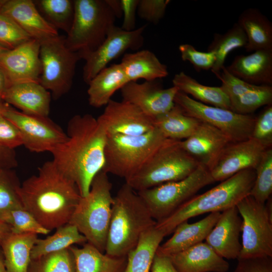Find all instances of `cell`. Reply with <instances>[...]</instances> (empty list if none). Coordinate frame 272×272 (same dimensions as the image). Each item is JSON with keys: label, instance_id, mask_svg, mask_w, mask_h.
I'll use <instances>...</instances> for the list:
<instances>
[{"label": "cell", "instance_id": "7", "mask_svg": "<svg viewBox=\"0 0 272 272\" xmlns=\"http://www.w3.org/2000/svg\"><path fill=\"white\" fill-rule=\"evenodd\" d=\"M74 5V21L65 43L84 59L103 43L116 17L106 0H75Z\"/></svg>", "mask_w": 272, "mask_h": 272}, {"label": "cell", "instance_id": "1", "mask_svg": "<svg viewBox=\"0 0 272 272\" xmlns=\"http://www.w3.org/2000/svg\"><path fill=\"white\" fill-rule=\"evenodd\" d=\"M66 134V141L51 153L52 161L85 196L104 167L107 133L98 118L85 114L75 115L69 120Z\"/></svg>", "mask_w": 272, "mask_h": 272}, {"label": "cell", "instance_id": "22", "mask_svg": "<svg viewBox=\"0 0 272 272\" xmlns=\"http://www.w3.org/2000/svg\"><path fill=\"white\" fill-rule=\"evenodd\" d=\"M230 142L229 138L220 130L201 121L194 132L187 139L181 141L180 144L199 165L209 169Z\"/></svg>", "mask_w": 272, "mask_h": 272}, {"label": "cell", "instance_id": "43", "mask_svg": "<svg viewBox=\"0 0 272 272\" xmlns=\"http://www.w3.org/2000/svg\"><path fill=\"white\" fill-rule=\"evenodd\" d=\"M251 138L269 148L272 145V105H266L255 117Z\"/></svg>", "mask_w": 272, "mask_h": 272}, {"label": "cell", "instance_id": "16", "mask_svg": "<svg viewBox=\"0 0 272 272\" xmlns=\"http://www.w3.org/2000/svg\"><path fill=\"white\" fill-rule=\"evenodd\" d=\"M120 90L122 101L133 104L153 119L173 107L179 91L173 86L163 88L158 80L142 83L128 82Z\"/></svg>", "mask_w": 272, "mask_h": 272}, {"label": "cell", "instance_id": "19", "mask_svg": "<svg viewBox=\"0 0 272 272\" xmlns=\"http://www.w3.org/2000/svg\"><path fill=\"white\" fill-rule=\"evenodd\" d=\"M215 76L221 82V87L229 99L231 111L250 114L261 106L271 104V86L246 82L230 74L225 65Z\"/></svg>", "mask_w": 272, "mask_h": 272}, {"label": "cell", "instance_id": "20", "mask_svg": "<svg viewBox=\"0 0 272 272\" xmlns=\"http://www.w3.org/2000/svg\"><path fill=\"white\" fill-rule=\"evenodd\" d=\"M242 219L236 207L222 213L206 242L220 256L227 259H237L241 250L240 234Z\"/></svg>", "mask_w": 272, "mask_h": 272}, {"label": "cell", "instance_id": "3", "mask_svg": "<svg viewBox=\"0 0 272 272\" xmlns=\"http://www.w3.org/2000/svg\"><path fill=\"white\" fill-rule=\"evenodd\" d=\"M156 223L137 192L125 183L113 197L105 253L126 256L142 234Z\"/></svg>", "mask_w": 272, "mask_h": 272}, {"label": "cell", "instance_id": "28", "mask_svg": "<svg viewBox=\"0 0 272 272\" xmlns=\"http://www.w3.org/2000/svg\"><path fill=\"white\" fill-rule=\"evenodd\" d=\"M129 82L160 80L168 74L167 66L151 51L147 49L124 53L120 63Z\"/></svg>", "mask_w": 272, "mask_h": 272}, {"label": "cell", "instance_id": "34", "mask_svg": "<svg viewBox=\"0 0 272 272\" xmlns=\"http://www.w3.org/2000/svg\"><path fill=\"white\" fill-rule=\"evenodd\" d=\"M187 115L175 104L168 112L153 119L154 125L167 139L183 141L189 137L200 123Z\"/></svg>", "mask_w": 272, "mask_h": 272}, {"label": "cell", "instance_id": "9", "mask_svg": "<svg viewBox=\"0 0 272 272\" xmlns=\"http://www.w3.org/2000/svg\"><path fill=\"white\" fill-rule=\"evenodd\" d=\"M214 182L206 167L199 165L186 178L137 191L153 219L159 222L195 195L203 187Z\"/></svg>", "mask_w": 272, "mask_h": 272}, {"label": "cell", "instance_id": "25", "mask_svg": "<svg viewBox=\"0 0 272 272\" xmlns=\"http://www.w3.org/2000/svg\"><path fill=\"white\" fill-rule=\"evenodd\" d=\"M233 76L255 85H272V49H262L239 55L225 66Z\"/></svg>", "mask_w": 272, "mask_h": 272}, {"label": "cell", "instance_id": "29", "mask_svg": "<svg viewBox=\"0 0 272 272\" xmlns=\"http://www.w3.org/2000/svg\"><path fill=\"white\" fill-rule=\"evenodd\" d=\"M37 239L35 233H16L11 231L0 241L8 272L28 271L31 251Z\"/></svg>", "mask_w": 272, "mask_h": 272}, {"label": "cell", "instance_id": "14", "mask_svg": "<svg viewBox=\"0 0 272 272\" xmlns=\"http://www.w3.org/2000/svg\"><path fill=\"white\" fill-rule=\"evenodd\" d=\"M146 25L131 31L114 25L109 31L103 43L84 60L83 79L86 84L113 59L131 49L138 50L144 43L143 33Z\"/></svg>", "mask_w": 272, "mask_h": 272}, {"label": "cell", "instance_id": "57", "mask_svg": "<svg viewBox=\"0 0 272 272\" xmlns=\"http://www.w3.org/2000/svg\"><path fill=\"white\" fill-rule=\"evenodd\" d=\"M6 0H0V10Z\"/></svg>", "mask_w": 272, "mask_h": 272}, {"label": "cell", "instance_id": "27", "mask_svg": "<svg viewBox=\"0 0 272 272\" xmlns=\"http://www.w3.org/2000/svg\"><path fill=\"white\" fill-rule=\"evenodd\" d=\"M128 82L120 63L106 66L88 84L89 104L95 108L106 106L113 94Z\"/></svg>", "mask_w": 272, "mask_h": 272}, {"label": "cell", "instance_id": "41", "mask_svg": "<svg viewBox=\"0 0 272 272\" xmlns=\"http://www.w3.org/2000/svg\"><path fill=\"white\" fill-rule=\"evenodd\" d=\"M20 185L16 175L11 169L0 171V215L23 207L18 192Z\"/></svg>", "mask_w": 272, "mask_h": 272}, {"label": "cell", "instance_id": "56", "mask_svg": "<svg viewBox=\"0 0 272 272\" xmlns=\"http://www.w3.org/2000/svg\"><path fill=\"white\" fill-rule=\"evenodd\" d=\"M8 50L0 44V56Z\"/></svg>", "mask_w": 272, "mask_h": 272}, {"label": "cell", "instance_id": "36", "mask_svg": "<svg viewBox=\"0 0 272 272\" xmlns=\"http://www.w3.org/2000/svg\"><path fill=\"white\" fill-rule=\"evenodd\" d=\"M246 43L245 33L237 22L224 34L215 33L207 49V51L214 53L216 56L211 69L213 74L215 75L220 72L230 52L236 48L244 47Z\"/></svg>", "mask_w": 272, "mask_h": 272}, {"label": "cell", "instance_id": "2", "mask_svg": "<svg viewBox=\"0 0 272 272\" xmlns=\"http://www.w3.org/2000/svg\"><path fill=\"white\" fill-rule=\"evenodd\" d=\"M18 192L23 207L50 231L69 223L82 197L75 182L52 160L24 180Z\"/></svg>", "mask_w": 272, "mask_h": 272}, {"label": "cell", "instance_id": "52", "mask_svg": "<svg viewBox=\"0 0 272 272\" xmlns=\"http://www.w3.org/2000/svg\"><path fill=\"white\" fill-rule=\"evenodd\" d=\"M8 82L6 76L0 66V100L3 101L4 94L8 88Z\"/></svg>", "mask_w": 272, "mask_h": 272}, {"label": "cell", "instance_id": "42", "mask_svg": "<svg viewBox=\"0 0 272 272\" xmlns=\"http://www.w3.org/2000/svg\"><path fill=\"white\" fill-rule=\"evenodd\" d=\"M32 38L11 18L0 13V44L12 49Z\"/></svg>", "mask_w": 272, "mask_h": 272}, {"label": "cell", "instance_id": "55", "mask_svg": "<svg viewBox=\"0 0 272 272\" xmlns=\"http://www.w3.org/2000/svg\"><path fill=\"white\" fill-rule=\"evenodd\" d=\"M7 103H4V101L0 100V113H1L5 108Z\"/></svg>", "mask_w": 272, "mask_h": 272}, {"label": "cell", "instance_id": "15", "mask_svg": "<svg viewBox=\"0 0 272 272\" xmlns=\"http://www.w3.org/2000/svg\"><path fill=\"white\" fill-rule=\"evenodd\" d=\"M266 149L252 138L229 143L208 169L212 178L222 181L243 170L255 169Z\"/></svg>", "mask_w": 272, "mask_h": 272}, {"label": "cell", "instance_id": "13", "mask_svg": "<svg viewBox=\"0 0 272 272\" xmlns=\"http://www.w3.org/2000/svg\"><path fill=\"white\" fill-rule=\"evenodd\" d=\"M1 113L16 126L23 145L31 152L51 153L67 139L66 133L48 117L27 114L8 104Z\"/></svg>", "mask_w": 272, "mask_h": 272}, {"label": "cell", "instance_id": "38", "mask_svg": "<svg viewBox=\"0 0 272 272\" xmlns=\"http://www.w3.org/2000/svg\"><path fill=\"white\" fill-rule=\"evenodd\" d=\"M28 272H76L74 256L69 247L31 259Z\"/></svg>", "mask_w": 272, "mask_h": 272}, {"label": "cell", "instance_id": "18", "mask_svg": "<svg viewBox=\"0 0 272 272\" xmlns=\"http://www.w3.org/2000/svg\"><path fill=\"white\" fill-rule=\"evenodd\" d=\"M40 46L38 41L31 39L0 56V66L7 79L8 87L26 82L39 83Z\"/></svg>", "mask_w": 272, "mask_h": 272}, {"label": "cell", "instance_id": "47", "mask_svg": "<svg viewBox=\"0 0 272 272\" xmlns=\"http://www.w3.org/2000/svg\"><path fill=\"white\" fill-rule=\"evenodd\" d=\"M233 272H272V257L238 258Z\"/></svg>", "mask_w": 272, "mask_h": 272}, {"label": "cell", "instance_id": "50", "mask_svg": "<svg viewBox=\"0 0 272 272\" xmlns=\"http://www.w3.org/2000/svg\"><path fill=\"white\" fill-rule=\"evenodd\" d=\"M17 164L14 150L0 146V171L11 169Z\"/></svg>", "mask_w": 272, "mask_h": 272}, {"label": "cell", "instance_id": "35", "mask_svg": "<svg viewBox=\"0 0 272 272\" xmlns=\"http://www.w3.org/2000/svg\"><path fill=\"white\" fill-rule=\"evenodd\" d=\"M86 238L77 228L70 223L56 229L55 233L45 239L38 238L31 251V259L64 250L75 244H85Z\"/></svg>", "mask_w": 272, "mask_h": 272}, {"label": "cell", "instance_id": "8", "mask_svg": "<svg viewBox=\"0 0 272 272\" xmlns=\"http://www.w3.org/2000/svg\"><path fill=\"white\" fill-rule=\"evenodd\" d=\"M180 141L166 139L142 169L125 183L139 191L189 175L199 164L182 148Z\"/></svg>", "mask_w": 272, "mask_h": 272}, {"label": "cell", "instance_id": "49", "mask_svg": "<svg viewBox=\"0 0 272 272\" xmlns=\"http://www.w3.org/2000/svg\"><path fill=\"white\" fill-rule=\"evenodd\" d=\"M150 272H179L173 265L169 256L156 252Z\"/></svg>", "mask_w": 272, "mask_h": 272}, {"label": "cell", "instance_id": "24", "mask_svg": "<svg viewBox=\"0 0 272 272\" xmlns=\"http://www.w3.org/2000/svg\"><path fill=\"white\" fill-rule=\"evenodd\" d=\"M51 93L39 83L26 82L9 86L3 101L19 109L23 113L48 117Z\"/></svg>", "mask_w": 272, "mask_h": 272}, {"label": "cell", "instance_id": "37", "mask_svg": "<svg viewBox=\"0 0 272 272\" xmlns=\"http://www.w3.org/2000/svg\"><path fill=\"white\" fill-rule=\"evenodd\" d=\"M43 18L56 30L67 34L73 24L75 15L74 1H34Z\"/></svg>", "mask_w": 272, "mask_h": 272}, {"label": "cell", "instance_id": "44", "mask_svg": "<svg viewBox=\"0 0 272 272\" xmlns=\"http://www.w3.org/2000/svg\"><path fill=\"white\" fill-rule=\"evenodd\" d=\"M178 49L181 59L189 61L197 72L211 70L215 64L216 56L212 52L199 51L190 44H181Z\"/></svg>", "mask_w": 272, "mask_h": 272}, {"label": "cell", "instance_id": "33", "mask_svg": "<svg viewBox=\"0 0 272 272\" xmlns=\"http://www.w3.org/2000/svg\"><path fill=\"white\" fill-rule=\"evenodd\" d=\"M172 84L179 91L191 95L196 101L231 110L229 99L221 86L202 85L184 72L175 75Z\"/></svg>", "mask_w": 272, "mask_h": 272}, {"label": "cell", "instance_id": "32", "mask_svg": "<svg viewBox=\"0 0 272 272\" xmlns=\"http://www.w3.org/2000/svg\"><path fill=\"white\" fill-rule=\"evenodd\" d=\"M165 236L155 226L143 233L135 247L127 255L124 272H150L157 250Z\"/></svg>", "mask_w": 272, "mask_h": 272}, {"label": "cell", "instance_id": "46", "mask_svg": "<svg viewBox=\"0 0 272 272\" xmlns=\"http://www.w3.org/2000/svg\"><path fill=\"white\" fill-rule=\"evenodd\" d=\"M22 145L23 141L18 128L0 113V146L14 150Z\"/></svg>", "mask_w": 272, "mask_h": 272}, {"label": "cell", "instance_id": "53", "mask_svg": "<svg viewBox=\"0 0 272 272\" xmlns=\"http://www.w3.org/2000/svg\"><path fill=\"white\" fill-rule=\"evenodd\" d=\"M11 231L10 226L0 219V241Z\"/></svg>", "mask_w": 272, "mask_h": 272}, {"label": "cell", "instance_id": "30", "mask_svg": "<svg viewBox=\"0 0 272 272\" xmlns=\"http://www.w3.org/2000/svg\"><path fill=\"white\" fill-rule=\"evenodd\" d=\"M74 256L76 272H124L127 256L114 257L86 242L82 247H69Z\"/></svg>", "mask_w": 272, "mask_h": 272}, {"label": "cell", "instance_id": "17", "mask_svg": "<svg viewBox=\"0 0 272 272\" xmlns=\"http://www.w3.org/2000/svg\"><path fill=\"white\" fill-rule=\"evenodd\" d=\"M107 134L138 135L154 129L153 118L132 104L110 100L97 118Z\"/></svg>", "mask_w": 272, "mask_h": 272}, {"label": "cell", "instance_id": "4", "mask_svg": "<svg viewBox=\"0 0 272 272\" xmlns=\"http://www.w3.org/2000/svg\"><path fill=\"white\" fill-rule=\"evenodd\" d=\"M255 171H240L201 194L194 195L166 218L157 222L155 227L166 236L181 223L207 213L222 212L235 207L249 195L254 184Z\"/></svg>", "mask_w": 272, "mask_h": 272}, {"label": "cell", "instance_id": "39", "mask_svg": "<svg viewBox=\"0 0 272 272\" xmlns=\"http://www.w3.org/2000/svg\"><path fill=\"white\" fill-rule=\"evenodd\" d=\"M255 178L249 195L265 203L272 193V148L266 149L255 169Z\"/></svg>", "mask_w": 272, "mask_h": 272}, {"label": "cell", "instance_id": "26", "mask_svg": "<svg viewBox=\"0 0 272 272\" xmlns=\"http://www.w3.org/2000/svg\"><path fill=\"white\" fill-rule=\"evenodd\" d=\"M179 272H227L230 265L206 242L169 256Z\"/></svg>", "mask_w": 272, "mask_h": 272}, {"label": "cell", "instance_id": "54", "mask_svg": "<svg viewBox=\"0 0 272 272\" xmlns=\"http://www.w3.org/2000/svg\"><path fill=\"white\" fill-rule=\"evenodd\" d=\"M0 272H8L6 269L2 250L0 247Z\"/></svg>", "mask_w": 272, "mask_h": 272}, {"label": "cell", "instance_id": "23", "mask_svg": "<svg viewBox=\"0 0 272 272\" xmlns=\"http://www.w3.org/2000/svg\"><path fill=\"white\" fill-rule=\"evenodd\" d=\"M221 213H211L194 223H188L187 221L181 223L174 229L172 237L160 245L156 252L170 256L202 242L215 226Z\"/></svg>", "mask_w": 272, "mask_h": 272}, {"label": "cell", "instance_id": "6", "mask_svg": "<svg viewBox=\"0 0 272 272\" xmlns=\"http://www.w3.org/2000/svg\"><path fill=\"white\" fill-rule=\"evenodd\" d=\"M166 139L156 127L138 135L107 134L102 170L126 181L142 169Z\"/></svg>", "mask_w": 272, "mask_h": 272}, {"label": "cell", "instance_id": "10", "mask_svg": "<svg viewBox=\"0 0 272 272\" xmlns=\"http://www.w3.org/2000/svg\"><path fill=\"white\" fill-rule=\"evenodd\" d=\"M64 36L58 35L40 42L41 72L39 84L58 99L71 89L78 61L77 52L70 50Z\"/></svg>", "mask_w": 272, "mask_h": 272}, {"label": "cell", "instance_id": "51", "mask_svg": "<svg viewBox=\"0 0 272 272\" xmlns=\"http://www.w3.org/2000/svg\"><path fill=\"white\" fill-rule=\"evenodd\" d=\"M106 2L114 12L116 18H121L122 11L120 0H106Z\"/></svg>", "mask_w": 272, "mask_h": 272}, {"label": "cell", "instance_id": "40", "mask_svg": "<svg viewBox=\"0 0 272 272\" xmlns=\"http://www.w3.org/2000/svg\"><path fill=\"white\" fill-rule=\"evenodd\" d=\"M0 219L8 224L14 233L46 235L50 232L23 207L14 208L2 214Z\"/></svg>", "mask_w": 272, "mask_h": 272}, {"label": "cell", "instance_id": "5", "mask_svg": "<svg viewBox=\"0 0 272 272\" xmlns=\"http://www.w3.org/2000/svg\"><path fill=\"white\" fill-rule=\"evenodd\" d=\"M108 173L100 171L93 178L88 193L80 198L69 222L88 243L105 251L113 197Z\"/></svg>", "mask_w": 272, "mask_h": 272}, {"label": "cell", "instance_id": "21", "mask_svg": "<svg viewBox=\"0 0 272 272\" xmlns=\"http://www.w3.org/2000/svg\"><path fill=\"white\" fill-rule=\"evenodd\" d=\"M0 13L13 20L32 39L40 43L58 35L38 10L34 1L6 0Z\"/></svg>", "mask_w": 272, "mask_h": 272}, {"label": "cell", "instance_id": "48", "mask_svg": "<svg viewBox=\"0 0 272 272\" xmlns=\"http://www.w3.org/2000/svg\"><path fill=\"white\" fill-rule=\"evenodd\" d=\"M139 0H120L123 21L121 28L127 31L135 29L136 13Z\"/></svg>", "mask_w": 272, "mask_h": 272}, {"label": "cell", "instance_id": "12", "mask_svg": "<svg viewBox=\"0 0 272 272\" xmlns=\"http://www.w3.org/2000/svg\"><path fill=\"white\" fill-rule=\"evenodd\" d=\"M174 103L187 115L208 123L220 130L236 142L251 138L255 117L230 110L207 105L178 91Z\"/></svg>", "mask_w": 272, "mask_h": 272}, {"label": "cell", "instance_id": "11", "mask_svg": "<svg viewBox=\"0 0 272 272\" xmlns=\"http://www.w3.org/2000/svg\"><path fill=\"white\" fill-rule=\"evenodd\" d=\"M236 207L242 219V247L238 258L272 257V218L265 203L248 195Z\"/></svg>", "mask_w": 272, "mask_h": 272}, {"label": "cell", "instance_id": "31", "mask_svg": "<svg viewBox=\"0 0 272 272\" xmlns=\"http://www.w3.org/2000/svg\"><path fill=\"white\" fill-rule=\"evenodd\" d=\"M237 23L247 38V52L272 49V25L267 17L255 8H248L240 15Z\"/></svg>", "mask_w": 272, "mask_h": 272}, {"label": "cell", "instance_id": "45", "mask_svg": "<svg viewBox=\"0 0 272 272\" xmlns=\"http://www.w3.org/2000/svg\"><path fill=\"white\" fill-rule=\"evenodd\" d=\"M169 0H139L137 14L142 19L157 24L164 17Z\"/></svg>", "mask_w": 272, "mask_h": 272}]
</instances>
